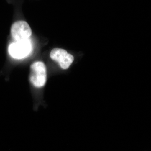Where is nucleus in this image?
I'll use <instances>...</instances> for the list:
<instances>
[{
	"instance_id": "nucleus-3",
	"label": "nucleus",
	"mask_w": 151,
	"mask_h": 151,
	"mask_svg": "<svg viewBox=\"0 0 151 151\" xmlns=\"http://www.w3.org/2000/svg\"><path fill=\"white\" fill-rule=\"evenodd\" d=\"M28 40L11 43L8 48L10 55L17 59H22L27 56L32 49L31 44Z\"/></svg>"
},
{
	"instance_id": "nucleus-4",
	"label": "nucleus",
	"mask_w": 151,
	"mask_h": 151,
	"mask_svg": "<svg viewBox=\"0 0 151 151\" xmlns=\"http://www.w3.org/2000/svg\"><path fill=\"white\" fill-rule=\"evenodd\" d=\"M50 55L52 60L57 62L61 68L65 70L70 67L74 60L73 55L68 53L66 50L63 49H53Z\"/></svg>"
},
{
	"instance_id": "nucleus-1",
	"label": "nucleus",
	"mask_w": 151,
	"mask_h": 151,
	"mask_svg": "<svg viewBox=\"0 0 151 151\" xmlns=\"http://www.w3.org/2000/svg\"><path fill=\"white\" fill-rule=\"evenodd\" d=\"M29 79L31 84L36 88L41 89L45 86L47 81V70L43 62L36 61L31 65Z\"/></svg>"
},
{
	"instance_id": "nucleus-2",
	"label": "nucleus",
	"mask_w": 151,
	"mask_h": 151,
	"mask_svg": "<svg viewBox=\"0 0 151 151\" xmlns=\"http://www.w3.org/2000/svg\"><path fill=\"white\" fill-rule=\"evenodd\" d=\"M12 37L16 41L27 40L32 32L27 22L24 21H18L12 25L11 29Z\"/></svg>"
}]
</instances>
